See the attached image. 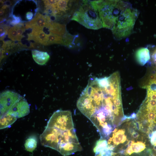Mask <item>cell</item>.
<instances>
[{
    "mask_svg": "<svg viewBox=\"0 0 156 156\" xmlns=\"http://www.w3.org/2000/svg\"><path fill=\"white\" fill-rule=\"evenodd\" d=\"M121 94L120 76L116 71L108 77L91 78L77 106L89 119L99 114L115 118L122 108Z\"/></svg>",
    "mask_w": 156,
    "mask_h": 156,
    "instance_id": "6da1fadb",
    "label": "cell"
},
{
    "mask_svg": "<svg viewBox=\"0 0 156 156\" xmlns=\"http://www.w3.org/2000/svg\"><path fill=\"white\" fill-rule=\"evenodd\" d=\"M72 20L89 29H97L103 26V23L97 12L87 3H84L79 10L75 12Z\"/></svg>",
    "mask_w": 156,
    "mask_h": 156,
    "instance_id": "7a4b0ae2",
    "label": "cell"
},
{
    "mask_svg": "<svg viewBox=\"0 0 156 156\" xmlns=\"http://www.w3.org/2000/svg\"><path fill=\"white\" fill-rule=\"evenodd\" d=\"M61 130L74 128L71 112L68 110H57L53 114L47 126Z\"/></svg>",
    "mask_w": 156,
    "mask_h": 156,
    "instance_id": "3957f363",
    "label": "cell"
},
{
    "mask_svg": "<svg viewBox=\"0 0 156 156\" xmlns=\"http://www.w3.org/2000/svg\"><path fill=\"white\" fill-rule=\"evenodd\" d=\"M21 96L16 92L6 90L0 94V117L7 113Z\"/></svg>",
    "mask_w": 156,
    "mask_h": 156,
    "instance_id": "277c9868",
    "label": "cell"
},
{
    "mask_svg": "<svg viewBox=\"0 0 156 156\" xmlns=\"http://www.w3.org/2000/svg\"><path fill=\"white\" fill-rule=\"evenodd\" d=\"M30 112V106L26 100L21 96L7 114L17 118L23 117Z\"/></svg>",
    "mask_w": 156,
    "mask_h": 156,
    "instance_id": "5b68a950",
    "label": "cell"
},
{
    "mask_svg": "<svg viewBox=\"0 0 156 156\" xmlns=\"http://www.w3.org/2000/svg\"><path fill=\"white\" fill-rule=\"evenodd\" d=\"M48 24L44 16L38 13L32 20L26 23L25 28L26 29L30 28L32 30H42Z\"/></svg>",
    "mask_w": 156,
    "mask_h": 156,
    "instance_id": "8992f818",
    "label": "cell"
},
{
    "mask_svg": "<svg viewBox=\"0 0 156 156\" xmlns=\"http://www.w3.org/2000/svg\"><path fill=\"white\" fill-rule=\"evenodd\" d=\"M28 40H33L42 45H47V35L42 30H32V32L28 34Z\"/></svg>",
    "mask_w": 156,
    "mask_h": 156,
    "instance_id": "52a82bcc",
    "label": "cell"
},
{
    "mask_svg": "<svg viewBox=\"0 0 156 156\" xmlns=\"http://www.w3.org/2000/svg\"><path fill=\"white\" fill-rule=\"evenodd\" d=\"M112 137H110L107 142L108 145H113L115 147L120 143H123L127 140V136L124 134L125 130L121 129L116 131H112Z\"/></svg>",
    "mask_w": 156,
    "mask_h": 156,
    "instance_id": "ba28073f",
    "label": "cell"
},
{
    "mask_svg": "<svg viewBox=\"0 0 156 156\" xmlns=\"http://www.w3.org/2000/svg\"><path fill=\"white\" fill-rule=\"evenodd\" d=\"M135 57L138 63L142 66L150 60V52L147 48H142L138 49L135 53Z\"/></svg>",
    "mask_w": 156,
    "mask_h": 156,
    "instance_id": "9c48e42d",
    "label": "cell"
},
{
    "mask_svg": "<svg viewBox=\"0 0 156 156\" xmlns=\"http://www.w3.org/2000/svg\"><path fill=\"white\" fill-rule=\"evenodd\" d=\"M31 53L34 60L37 64L40 65L45 64L50 57L47 52L34 50L32 51Z\"/></svg>",
    "mask_w": 156,
    "mask_h": 156,
    "instance_id": "30bf717a",
    "label": "cell"
},
{
    "mask_svg": "<svg viewBox=\"0 0 156 156\" xmlns=\"http://www.w3.org/2000/svg\"><path fill=\"white\" fill-rule=\"evenodd\" d=\"M46 27L49 31L53 34L60 36H63L66 31V25L56 23H52Z\"/></svg>",
    "mask_w": 156,
    "mask_h": 156,
    "instance_id": "8fae6325",
    "label": "cell"
},
{
    "mask_svg": "<svg viewBox=\"0 0 156 156\" xmlns=\"http://www.w3.org/2000/svg\"><path fill=\"white\" fill-rule=\"evenodd\" d=\"M146 148V145L141 142H134L130 146L127 147L125 151L126 155H130L133 153H138L141 152Z\"/></svg>",
    "mask_w": 156,
    "mask_h": 156,
    "instance_id": "7c38bea8",
    "label": "cell"
},
{
    "mask_svg": "<svg viewBox=\"0 0 156 156\" xmlns=\"http://www.w3.org/2000/svg\"><path fill=\"white\" fill-rule=\"evenodd\" d=\"M17 118L11 115L6 114L0 117V129L10 127Z\"/></svg>",
    "mask_w": 156,
    "mask_h": 156,
    "instance_id": "4fadbf2b",
    "label": "cell"
},
{
    "mask_svg": "<svg viewBox=\"0 0 156 156\" xmlns=\"http://www.w3.org/2000/svg\"><path fill=\"white\" fill-rule=\"evenodd\" d=\"M47 45L53 44H62L63 38L60 36L50 33L47 34Z\"/></svg>",
    "mask_w": 156,
    "mask_h": 156,
    "instance_id": "5bb4252c",
    "label": "cell"
},
{
    "mask_svg": "<svg viewBox=\"0 0 156 156\" xmlns=\"http://www.w3.org/2000/svg\"><path fill=\"white\" fill-rule=\"evenodd\" d=\"M37 141L36 138L31 136L25 141L24 146L26 150L28 151L32 152L37 147Z\"/></svg>",
    "mask_w": 156,
    "mask_h": 156,
    "instance_id": "9a60e30c",
    "label": "cell"
},
{
    "mask_svg": "<svg viewBox=\"0 0 156 156\" xmlns=\"http://www.w3.org/2000/svg\"><path fill=\"white\" fill-rule=\"evenodd\" d=\"M107 140L103 138H100L96 142L93 149L94 151L96 154H99L102 150L107 148Z\"/></svg>",
    "mask_w": 156,
    "mask_h": 156,
    "instance_id": "2e32d148",
    "label": "cell"
},
{
    "mask_svg": "<svg viewBox=\"0 0 156 156\" xmlns=\"http://www.w3.org/2000/svg\"><path fill=\"white\" fill-rule=\"evenodd\" d=\"M8 35V38L13 41H20L21 40L18 35L17 30L15 26L9 29Z\"/></svg>",
    "mask_w": 156,
    "mask_h": 156,
    "instance_id": "e0dca14e",
    "label": "cell"
},
{
    "mask_svg": "<svg viewBox=\"0 0 156 156\" xmlns=\"http://www.w3.org/2000/svg\"><path fill=\"white\" fill-rule=\"evenodd\" d=\"M69 1L66 0H58L57 3V8L61 11L66 12L68 9Z\"/></svg>",
    "mask_w": 156,
    "mask_h": 156,
    "instance_id": "ac0fdd59",
    "label": "cell"
},
{
    "mask_svg": "<svg viewBox=\"0 0 156 156\" xmlns=\"http://www.w3.org/2000/svg\"><path fill=\"white\" fill-rule=\"evenodd\" d=\"M63 38V43L62 44L68 46L70 45L73 41V36L68 33H65Z\"/></svg>",
    "mask_w": 156,
    "mask_h": 156,
    "instance_id": "d6986e66",
    "label": "cell"
},
{
    "mask_svg": "<svg viewBox=\"0 0 156 156\" xmlns=\"http://www.w3.org/2000/svg\"><path fill=\"white\" fill-rule=\"evenodd\" d=\"M14 26L16 28L18 36L21 39L23 38L24 37V36H22V34L25 31L24 24L21 23Z\"/></svg>",
    "mask_w": 156,
    "mask_h": 156,
    "instance_id": "ffe728a7",
    "label": "cell"
},
{
    "mask_svg": "<svg viewBox=\"0 0 156 156\" xmlns=\"http://www.w3.org/2000/svg\"><path fill=\"white\" fill-rule=\"evenodd\" d=\"M21 19L19 16H16L14 15H12V19L10 21V23L12 25L15 26L21 22Z\"/></svg>",
    "mask_w": 156,
    "mask_h": 156,
    "instance_id": "44dd1931",
    "label": "cell"
},
{
    "mask_svg": "<svg viewBox=\"0 0 156 156\" xmlns=\"http://www.w3.org/2000/svg\"><path fill=\"white\" fill-rule=\"evenodd\" d=\"M44 3L45 5H51L57 6V3L58 0H43Z\"/></svg>",
    "mask_w": 156,
    "mask_h": 156,
    "instance_id": "7402d4cb",
    "label": "cell"
},
{
    "mask_svg": "<svg viewBox=\"0 0 156 156\" xmlns=\"http://www.w3.org/2000/svg\"><path fill=\"white\" fill-rule=\"evenodd\" d=\"M150 142L152 144H156V131H153L151 133V136L150 138Z\"/></svg>",
    "mask_w": 156,
    "mask_h": 156,
    "instance_id": "603a6c76",
    "label": "cell"
},
{
    "mask_svg": "<svg viewBox=\"0 0 156 156\" xmlns=\"http://www.w3.org/2000/svg\"><path fill=\"white\" fill-rule=\"evenodd\" d=\"M33 16V13L30 12H27L26 14V18L28 20L31 19Z\"/></svg>",
    "mask_w": 156,
    "mask_h": 156,
    "instance_id": "cb8c5ba5",
    "label": "cell"
},
{
    "mask_svg": "<svg viewBox=\"0 0 156 156\" xmlns=\"http://www.w3.org/2000/svg\"><path fill=\"white\" fill-rule=\"evenodd\" d=\"M136 114L135 113H133L131 114V115L127 117V119H135L136 118Z\"/></svg>",
    "mask_w": 156,
    "mask_h": 156,
    "instance_id": "d4e9b609",
    "label": "cell"
},
{
    "mask_svg": "<svg viewBox=\"0 0 156 156\" xmlns=\"http://www.w3.org/2000/svg\"><path fill=\"white\" fill-rule=\"evenodd\" d=\"M4 5L8 7L9 6H10L12 4V3L11 2L9 1H5V3H4Z\"/></svg>",
    "mask_w": 156,
    "mask_h": 156,
    "instance_id": "484cf974",
    "label": "cell"
},
{
    "mask_svg": "<svg viewBox=\"0 0 156 156\" xmlns=\"http://www.w3.org/2000/svg\"><path fill=\"white\" fill-rule=\"evenodd\" d=\"M131 135L134 138H137L139 136L138 133L137 132H135L133 133Z\"/></svg>",
    "mask_w": 156,
    "mask_h": 156,
    "instance_id": "4316f807",
    "label": "cell"
},
{
    "mask_svg": "<svg viewBox=\"0 0 156 156\" xmlns=\"http://www.w3.org/2000/svg\"><path fill=\"white\" fill-rule=\"evenodd\" d=\"M134 142V141L133 140H130L129 141L127 144L128 147L130 146Z\"/></svg>",
    "mask_w": 156,
    "mask_h": 156,
    "instance_id": "83f0119b",
    "label": "cell"
},
{
    "mask_svg": "<svg viewBox=\"0 0 156 156\" xmlns=\"http://www.w3.org/2000/svg\"><path fill=\"white\" fill-rule=\"evenodd\" d=\"M5 9H2L1 8L0 9V16H2L3 14L5 12Z\"/></svg>",
    "mask_w": 156,
    "mask_h": 156,
    "instance_id": "f1b7e54d",
    "label": "cell"
},
{
    "mask_svg": "<svg viewBox=\"0 0 156 156\" xmlns=\"http://www.w3.org/2000/svg\"><path fill=\"white\" fill-rule=\"evenodd\" d=\"M127 116H124L123 117H122V121H123L127 119Z\"/></svg>",
    "mask_w": 156,
    "mask_h": 156,
    "instance_id": "f546056e",
    "label": "cell"
},
{
    "mask_svg": "<svg viewBox=\"0 0 156 156\" xmlns=\"http://www.w3.org/2000/svg\"><path fill=\"white\" fill-rule=\"evenodd\" d=\"M153 148L155 150H156V144L154 145Z\"/></svg>",
    "mask_w": 156,
    "mask_h": 156,
    "instance_id": "4dcf8cb0",
    "label": "cell"
}]
</instances>
